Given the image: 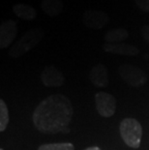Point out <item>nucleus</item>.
Masks as SVG:
<instances>
[{"mask_svg":"<svg viewBox=\"0 0 149 150\" xmlns=\"http://www.w3.org/2000/svg\"><path fill=\"white\" fill-rule=\"evenodd\" d=\"M84 150H102L100 147H98V146H91V147H88Z\"/></svg>","mask_w":149,"mask_h":150,"instance_id":"obj_18","label":"nucleus"},{"mask_svg":"<svg viewBox=\"0 0 149 150\" xmlns=\"http://www.w3.org/2000/svg\"><path fill=\"white\" fill-rule=\"evenodd\" d=\"M109 17L107 13L97 10H86L82 15V22L91 29H101L109 23Z\"/></svg>","mask_w":149,"mask_h":150,"instance_id":"obj_6","label":"nucleus"},{"mask_svg":"<svg viewBox=\"0 0 149 150\" xmlns=\"http://www.w3.org/2000/svg\"><path fill=\"white\" fill-rule=\"evenodd\" d=\"M119 73L123 81L133 87H141L147 81L146 74L135 65L122 64L119 67Z\"/></svg>","mask_w":149,"mask_h":150,"instance_id":"obj_4","label":"nucleus"},{"mask_svg":"<svg viewBox=\"0 0 149 150\" xmlns=\"http://www.w3.org/2000/svg\"><path fill=\"white\" fill-rule=\"evenodd\" d=\"M41 79L44 85L47 87H59L65 81L64 76L60 72V70L52 65L46 66L44 68Z\"/></svg>","mask_w":149,"mask_h":150,"instance_id":"obj_7","label":"nucleus"},{"mask_svg":"<svg viewBox=\"0 0 149 150\" xmlns=\"http://www.w3.org/2000/svg\"><path fill=\"white\" fill-rule=\"evenodd\" d=\"M13 11L18 18L24 21H33L37 16V13L33 7L24 3H18L13 7Z\"/></svg>","mask_w":149,"mask_h":150,"instance_id":"obj_12","label":"nucleus"},{"mask_svg":"<svg viewBox=\"0 0 149 150\" xmlns=\"http://www.w3.org/2000/svg\"><path fill=\"white\" fill-rule=\"evenodd\" d=\"M135 3L141 11L149 13V0H135Z\"/></svg>","mask_w":149,"mask_h":150,"instance_id":"obj_16","label":"nucleus"},{"mask_svg":"<svg viewBox=\"0 0 149 150\" xmlns=\"http://www.w3.org/2000/svg\"><path fill=\"white\" fill-rule=\"evenodd\" d=\"M41 8L47 16L55 18L62 13L63 3L62 0H42Z\"/></svg>","mask_w":149,"mask_h":150,"instance_id":"obj_11","label":"nucleus"},{"mask_svg":"<svg viewBox=\"0 0 149 150\" xmlns=\"http://www.w3.org/2000/svg\"><path fill=\"white\" fill-rule=\"evenodd\" d=\"M141 32H142V36H143L144 40L149 44V24L144 25Z\"/></svg>","mask_w":149,"mask_h":150,"instance_id":"obj_17","label":"nucleus"},{"mask_svg":"<svg viewBox=\"0 0 149 150\" xmlns=\"http://www.w3.org/2000/svg\"><path fill=\"white\" fill-rule=\"evenodd\" d=\"M9 123V110L5 102L0 100V131L4 132Z\"/></svg>","mask_w":149,"mask_h":150,"instance_id":"obj_15","label":"nucleus"},{"mask_svg":"<svg viewBox=\"0 0 149 150\" xmlns=\"http://www.w3.org/2000/svg\"><path fill=\"white\" fill-rule=\"evenodd\" d=\"M44 38V31L39 28H33L28 30L23 36L20 38V40L17 41L9 50V54L13 58L23 56V54L28 52L39 44Z\"/></svg>","mask_w":149,"mask_h":150,"instance_id":"obj_2","label":"nucleus"},{"mask_svg":"<svg viewBox=\"0 0 149 150\" xmlns=\"http://www.w3.org/2000/svg\"><path fill=\"white\" fill-rule=\"evenodd\" d=\"M96 110L103 117H112L115 113L116 100L115 98L106 92H98L95 95Z\"/></svg>","mask_w":149,"mask_h":150,"instance_id":"obj_5","label":"nucleus"},{"mask_svg":"<svg viewBox=\"0 0 149 150\" xmlns=\"http://www.w3.org/2000/svg\"><path fill=\"white\" fill-rule=\"evenodd\" d=\"M0 150H3V149H0Z\"/></svg>","mask_w":149,"mask_h":150,"instance_id":"obj_19","label":"nucleus"},{"mask_svg":"<svg viewBox=\"0 0 149 150\" xmlns=\"http://www.w3.org/2000/svg\"><path fill=\"white\" fill-rule=\"evenodd\" d=\"M17 33V22L12 20L3 22L0 26V49H6L10 46Z\"/></svg>","mask_w":149,"mask_h":150,"instance_id":"obj_8","label":"nucleus"},{"mask_svg":"<svg viewBox=\"0 0 149 150\" xmlns=\"http://www.w3.org/2000/svg\"><path fill=\"white\" fill-rule=\"evenodd\" d=\"M73 115L71 101L64 95L54 94L43 100L35 108L33 123L35 128L46 135L66 133Z\"/></svg>","mask_w":149,"mask_h":150,"instance_id":"obj_1","label":"nucleus"},{"mask_svg":"<svg viewBox=\"0 0 149 150\" xmlns=\"http://www.w3.org/2000/svg\"><path fill=\"white\" fill-rule=\"evenodd\" d=\"M38 150H75V146L71 142L47 143L40 145Z\"/></svg>","mask_w":149,"mask_h":150,"instance_id":"obj_14","label":"nucleus"},{"mask_svg":"<svg viewBox=\"0 0 149 150\" xmlns=\"http://www.w3.org/2000/svg\"><path fill=\"white\" fill-rule=\"evenodd\" d=\"M129 37V32L124 28H115L107 31L104 39L109 44H119Z\"/></svg>","mask_w":149,"mask_h":150,"instance_id":"obj_13","label":"nucleus"},{"mask_svg":"<svg viewBox=\"0 0 149 150\" xmlns=\"http://www.w3.org/2000/svg\"><path fill=\"white\" fill-rule=\"evenodd\" d=\"M89 79L97 87H106L109 85V74L104 64H97L90 70Z\"/></svg>","mask_w":149,"mask_h":150,"instance_id":"obj_9","label":"nucleus"},{"mask_svg":"<svg viewBox=\"0 0 149 150\" xmlns=\"http://www.w3.org/2000/svg\"><path fill=\"white\" fill-rule=\"evenodd\" d=\"M123 142L132 148H138L141 143L142 127L135 118H124L119 126Z\"/></svg>","mask_w":149,"mask_h":150,"instance_id":"obj_3","label":"nucleus"},{"mask_svg":"<svg viewBox=\"0 0 149 150\" xmlns=\"http://www.w3.org/2000/svg\"><path fill=\"white\" fill-rule=\"evenodd\" d=\"M103 50L107 52L120 54V55H126V56H136L139 53V50L138 47H136L132 45L128 44H105L103 46Z\"/></svg>","mask_w":149,"mask_h":150,"instance_id":"obj_10","label":"nucleus"}]
</instances>
